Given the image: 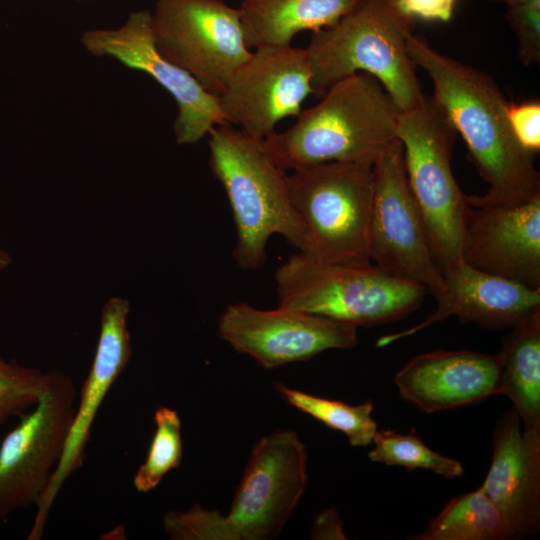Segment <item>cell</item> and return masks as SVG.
<instances>
[{"label":"cell","mask_w":540,"mask_h":540,"mask_svg":"<svg viewBox=\"0 0 540 540\" xmlns=\"http://www.w3.org/2000/svg\"><path fill=\"white\" fill-rule=\"evenodd\" d=\"M413 63L433 83V99L459 133L489 188L467 196L471 206H511L540 194L534 154L524 149L510 127L507 102L496 81L484 71L441 54L413 33L407 40Z\"/></svg>","instance_id":"cell-1"},{"label":"cell","mask_w":540,"mask_h":540,"mask_svg":"<svg viewBox=\"0 0 540 540\" xmlns=\"http://www.w3.org/2000/svg\"><path fill=\"white\" fill-rule=\"evenodd\" d=\"M320 98L291 127L260 142L285 172L328 162L373 165L397 139L401 110L374 76L351 74Z\"/></svg>","instance_id":"cell-2"},{"label":"cell","mask_w":540,"mask_h":540,"mask_svg":"<svg viewBox=\"0 0 540 540\" xmlns=\"http://www.w3.org/2000/svg\"><path fill=\"white\" fill-rule=\"evenodd\" d=\"M414 19L398 0H357L333 25L313 32L308 46L312 94L357 72L379 80L401 111L424 96L407 52Z\"/></svg>","instance_id":"cell-3"},{"label":"cell","mask_w":540,"mask_h":540,"mask_svg":"<svg viewBox=\"0 0 540 540\" xmlns=\"http://www.w3.org/2000/svg\"><path fill=\"white\" fill-rule=\"evenodd\" d=\"M209 165L223 186L236 228L233 257L244 270H258L266 261V245L282 236L303 252L307 230L288 191L286 172L275 165L257 142L231 124L209 132Z\"/></svg>","instance_id":"cell-4"},{"label":"cell","mask_w":540,"mask_h":540,"mask_svg":"<svg viewBox=\"0 0 540 540\" xmlns=\"http://www.w3.org/2000/svg\"><path fill=\"white\" fill-rule=\"evenodd\" d=\"M274 279L277 306L356 327L401 319L420 307L427 292L368 260L323 262L300 252L277 268Z\"/></svg>","instance_id":"cell-5"},{"label":"cell","mask_w":540,"mask_h":540,"mask_svg":"<svg viewBox=\"0 0 540 540\" xmlns=\"http://www.w3.org/2000/svg\"><path fill=\"white\" fill-rule=\"evenodd\" d=\"M455 134L432 96L400 112L396 138L403 147L407 181L441 271L462 259L470 209L451 168Z\"/></svg>","instance_id":"cell-6"},{"label":"cell","mask_w":540,"mask_h":540,"mask_svg":"<svg viewBox=\"0 0 540 540\" xmlns=\"http://www.w3.org/2000/svg\"><path fill=\"white\" fill-rule=\"evenodd\" d=\"M307 230L303 255L323 262L369 260L373 165L328 162L286 174Z\"/></svg>","instance_id":"cell-7"},{"label":"cell","mask_w":540,"mask_h":540,"mask_svg":"<svg viewBox=\"0 0 540 540\" xmlns=\"http://www.w3.org/2000/svg\"><path fill=\"white\" fill-rule=\"evenodd\" d=\"M76 399L67 374L59 369L45 372L38 402L0 445V520L37 507L62 457Z\"/></svg>","instance_id":"cell-8"},{"label":"cell","mask_w":540,"mask_h":540,"mask_svg":"<svg viewBox=\"0 0 540 540\" xmlns=\"http://www.w3.org/2000/svg\"><path fill=\"white\" fill-rule=\"evenodd\" d=\"M151 16L159 52L214 95L251 55L239 10L225 0H156Z\"/></svg>","instance_id":"cell-9"},{"label":"cell","mask_w":540,"mask_h":540,"mask_svg":"<svg viewBox=\"0 0 540 540\" xmlns=\"http://www.w3.org/2000/svg\"><path fill=\"white\" fill-rule=\"evenodd\" d=\"M373 175L369 260L388 275L420 284L436 296L443 275L407 181L398 139L373 164Z\"/></svg>","instance_id":"cell-10"},{"label":"cell","mask_w":540,"mask_h":540,"mask_svg":"<svg viewBox=\"0 0 540 540\" xmlns=\"http://www.w3.org/2000/svg\"><path fill=\"white\" fill-rule=\"evenodd\" d=\"M307 485V450L295 431L279 429L259 439L227 513L237 540L277 538Z\"/></svg>","instance_id":"cell-11"},{"label":"cell","mask_w":540,"mask_h":540,"mask_svg":"<svg viewBox=\"0 0 540 540\" xmlns=\"http://www.w3.org/2000/svg\"><path fill=\"white\" fill-rule=\"evenodd\" d=\"M81 43L94 56L111 57L130 69L146 73L173 97L178 108L173 125L177 144H195L214 127L229 124L220 110L218 96L159 52L151 11H132L116 29L85 30Z\"/></svg>","instance_id":"cell-12"},{"label":"cell","mask_w":540,"mask_h":540,"mask_svg":"<svg viewBox=\"0 0 540 540\" xmlns=\"http://www.w3.org/2000/svg\"><path fill=\"white\" fill-rule=\"evenodd\" d=\"M312 70L305 48L266 46L255 48L235 71L218 96L229 124L261 142L284 118L298 116L312 94Z\"/></svg>","instance_id":"cell-13"},{"label":"cell","mask_w":540,"mask_h":540,"mask_svg":"<svg viewBox=\"0 0 540 540\" xmlns=\"http://www.w3.org/2000/svg\"><path fill=\"white\" fill-rule=\"evenodd\" d=\"M357 329L320 315L280 306L259 309L246 302L227 305L218 319L220 338L265 369L330 349H351L358 344Z\"/></svg>","instance_id":"cell-14"},{"label":"cell","mask_w":540,"mask_h":540,"mask_svg":"<svg viewBox=\"0 0 540 540\" xmlns=\"http://www.w3.org/2000/svg\"><path fill=\"white\" fill-rule=\"evenodd\" d=\"M130 303L122 297H110L102 307L100 333L91 369L83 383L80 398L62 457L37 505L27 539L42 538L52 504L64 482L84 463L85 450L97 412L111 386L125 370L131 354L127 328Z\"/></svg>","instance_id":"cell-15"},{"label":"cell","mask_w":540,"mask_h":540,"mask_svg":"<svg viewBox=\"0 0 540 540\" xmlns=\"http://www.w3.org/2000/svg\"><path fill=\"white\" fill-rule=\"evenodd\" d=\"M462 259L472 267L540 288V194L511 206H471Z\"/></svg>","instance_id":"cell-16"},{"label":"cell","mask_w":540,"mask_h":540,"mask_svg":"<svg viewBox=\"0 0 540 540\" xmlns=\"http://www.w3.org/2000/svg\"><path fill=\"white\" fill-rule=\"evenodd\" d=\"M442 275V288L434 296L435 311L410 328L381 336L376 341L377 347L413 336L451 316L461 322L502 329L514 326L540 308V288L478 270L463 259L443 268Z\"/></svg>","instance_id":"cell-17"},{"label":"cell","mask_w":540,"mask_h":540,"mask_svg":"<svg viewBox=\"0 0 540 540\" xmlns=\"http://www.w3.org/2000/svg\"><path fill=\"white\" fill-rule=\"evenodd\" d=\"M498 354L433 350L411 358L395 375L400 397L424 413L456 409L499 394Z\"/></svg>","instance_id":"cell-18"},{"label":"cell","mask_w":540,"mask_h":540,"mask_svg":"<svg viewBox=\"0 0 540 540\" xmlns=\"http://www.w3.org/2000/svg\"><path fill=\"white\" fill-rule=\"evenodd\" d=\"M492 447V461L480 486L511 538L534 534L540 522V431L523 430L512 408L497 422Z\"/></svg>","instance_id":"cell-19"},{"label":"cell","mask_w":540,"mask_h":540,"mask_svg":"<svg viewBox=\"0 0 540 540\" xmlns=\"http://www.w3.org/2000/svg\"><path fill=\"white\" fill-rule=\"evenodd\" d=\"M357 0H241L238 8L249 48L292 45L302 31L333 25Z\"/></svg>","instance_id":"cell-20"},{"label":"cell","mask_w":540,"mask_h":540,"mask_svg":"<svg viewBox=\"0 0 540 540\" xmlns=\"http://www.w3.org/2000/svg\"><path fill=\"white\" fill-rule=\"evenodd\" d=\"M511 328L497 353L499 394L512 402L523 430L540 431V308Z\"/></svg>","instance_id":"cell-21"},{"label":"cell","mask_w":540,"mask_h":540,"mask_svg":"<svg viewBox=\"0 0 540 540\" xmlns=\"http://www.w3.org/2000/svg\"><path fill=\"white\" fill-rule=\"evenodd\" d=\"M511 538L497 507L481 486L450 499L417 540H500Z\"/></svg>","instance_id":"cell-22"},{"label":"cell","mask_w":540,"mask_h":540,"mask_svg":"<svg viewBox=\"0 0 540 540\" xmlns=\"http://www.w3.org/2000/svg\"><path fill=\"white\" fill-rule=\"evenodd\" d=\"M275 388L291 406L327 427L344 433L351 446L362 447L373 443L377 424L371 416L373 411L371 400L358 405H349L342 401L308 394L282 383H276Z\"/></svg>","instance_id":"cell-23"},{"label":"cell","mask_w":540,"mask_h":540,"mask_svg":"<svg viewBox=\"0 0 540 540\" xmlns=\"http://www.w3.org/2000/svg\"><path fill=\"white\" fill-rule=\"evenodd\" d=\"M368 457L376 463L400 466L412 471L423 469L446 479H454L464 474L462 463L446 457L428 447L413 432L398 433L393 430L377 431Z\"/></svg>","instance_id":"cell-24"},{"label":"cell","mask_w":540,"mask_h":540,"mask_svg":"<svg viewBox=\"0 0 540 540\" xmlns=\"http://www.w3.org/2000/svg\"><path fill=\"white\" fill-rule=\"evenodd\" d=\"M155 431L145 461L136 471L133 484L137 491L155 489L164 476L180 466L183 457L181 419L169 407L160 406L154 412Z\"/></svg>","instance_id":"cell-25"},{"label":"cell","mask_w":540,"mask_h":540,"mask_svg":"<svg viewBox=\"0 0 540 540\" xmlns=\"http://www.w3.org/2000/svg\"><path fill=\"white\" fill-rule=\"evenodd\" d=\"M44 379L45 373L36 368L0 358V425L36 405Z\"/></svg>","instance_id":"cell-26"},{"label":"cell","mask_w":540,"mask_h":540,"mask_svg":"<svg viewBox=\"0 0 540 540\" xmlns=\"http://www.w3.org/2000/svg\"><path fill=\"white\" fill-rule=\"evenodd\" d=\"M163 527L173 540H237L227 514L195 504L185 511H169Z\"/></svg>","instance_id":"cell-27"},{"label":"cell","mask_w":540,"mask_h":540,"mask_svg":"<svg viewBox=\"0 0 540 540\" xmlns=\"http://www.w3.org/2000/svg\"><path fill=\"white\" fill-rule=\"evenodd\" d=\"M506 18L518 40L520 61L525 65L540 60V5H509Z\"/></svg>","instance_id":"cell-28"},{"label":"cell","mask_w":540,"mask_h":540,"mask_svg":"<svg viewBox=\"0 0 540 540\" xmlns=\"http://www.w3.org/2000/svg\"><path fill=\"white\" fill-rule=\"evenodd\" d=\"M507 116L519 144L535 155L540 150L539 101H529L521 104L509 103Z\"/></svg>","instance_id":"cell-29"},{"label":"cell","mask_w":540,"mask_h":540,"mask_svg":"<svg viewBox=\"0 0 540 540\" xmlns=\"http://www.w3.org/2000/svg\"><path fill=\"white\" fill-rule=\"evenodd\" d=\"M401 9L413 19L447 22L456 0H398Z\"/></svg>","instance_id":"cell-30"},{"label":"cell","mask_w":540,"mask_h":540,"mask_svg":"<svg viewBox=\"0 0 540 540\" xmlns=\"http://www.w3.org/2000/svg\"><path fill=\"white\" fill-rule=\"evenodd\" d=\"M311 535L315 539H346L342 522L334 509L317 515Z\"/></svg>","instance_id":"cell-31"},{"label":"cell","mask_w":540,"mask_h":540,"mask_svg":"<svg viewBox=\"0 0 540 540\" xmlns=\"http://www.w3.org/2000/svg\"><path fill=\"white\" fill-rule=\"evenodd\" d=\"M12 263V258L8 252L0 249V271L8 268Z\"/></svg>","instance_id":"cell-32"},{"label":"cell","mask_w":540,"mask_h":540,"mask_svg":"<svg viewBox=\"0 0 540 540\" xmlns=\"http://www.w3.org/2000/svg\"><path fill=\"white\" fill-rule=\"evenodd\" d=\"M503 1L504 3L507 4V6L509 5H514V4H534V5H540V0H501Z\"/></svg>","instance_id":"cell-33"},{"label":"cell","mask_w":540,"mask_h":540,"mask_svg":"<svg viewBox=\"0 0 540 540\" xmlns=\"http://www.w3.org/2000/svg\"><path fill=\"white\" fill-rule=\"evenodd\" d=\"M74 1L81 2V1H87V0H74Z\"/></svg>","instance_id":"cell-34"},{"label":"cell","mask_w":540,"mask_h":540,"mask_svg":"<svg viewBox=\"0 0 540 540\" xmlns=\"http://www.w3.org/2000/svg\"><path fill=\"white\" fill-rule=\"evenodd\" d=\"M499 1H501V0H499Z\"/></svg>","instance_id":"cell-35"}]
</instances>
